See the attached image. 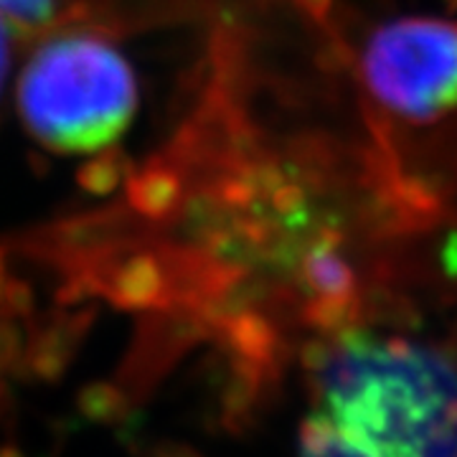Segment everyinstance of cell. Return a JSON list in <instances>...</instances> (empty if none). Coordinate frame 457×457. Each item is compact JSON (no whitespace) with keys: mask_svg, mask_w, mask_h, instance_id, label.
Returning a JSON list of instances; mask_svg holds the SVG:
<instances>
[{"mask_svg":"<svg viewBox=\"0 0 457 457\" xmlns=\"http://www.w3.org/2000/svg\"><path fill=\"white\" fill-rule=\"evenodd\" d=\"M59 11V0H0V18L13 29H44Z\"/></svg>","mask_w":457,"mask_h":457,"instance_id":"obj_6","label":"cell"},{"mask_svg":"<svg viewBox=\"0 0 457 457\" xmlns=\"http://www.w3.org/2000/svg\"><path fill=\"white\" fill-rule=\"evenodd\" d=\"M450 5H455V8H457V0H450Z\"/></svg>","mask_w":457,"mask_h":457,"instance_id":"obj_9","label":"cell"},{"mask_svg":"<svg viewBox=\"0 0 457 457\" xmlns=\"http://www.w3.org/2000/svg\"><path fill=\"white\" fill-rule=\"evenodd\" d=\"M366 84L392 112L427 122L457 107V23L402 18L378 29L363 54Z\"/></svg>","mask_w":457,"mask_h":457,"instance_id":"obj_3","label":"cell"},{"mask_svg":"<svg viewBox=\"0 0 457 457\" xmlns=\"http://www.w3.org/2000/svg\"><path fill=\"white\" fill-rule=\"evenodd\" d=\"M8 23L0 18V92H3V84H5V74H8V66H11V38H8Z\"/></svg>","mask_w":457,"mask_h":457,"instance_id":"obj_7","label":"cell"},{"mask_svg":"<svg viewBox=\"0 0 457 457\" xmlns=\"http://www.w3.org/2000/svg\"><path fill=\"white\" fill-rule=\"evenodd\" d=\"M300 3L312 18H326V13L330 11V0H300Z\"/></svg>","mask_w":457,"mask_h":457,"instance_id":"obj_8","label":"cell"},{"mask_svg":"<svg viewBox=\"0 0 457 457\" xmlns=\"http://www.w3.org/2000/svg\"><path fill=\"white\" fill-rule=\"evenodd\" d=\"M336 239L333 231H323L320 242H315L305 257V282L311 285V290L320 295V300H338L348 297L353 287V275L348 270V264L336 254V245H330Z\"/></svg>","mask_w":457,"mask_h":457,"instance_id":"obj_5","label":"cell"},{"mask_svg":"<svg viewBox=\"0 0 457 457\" xmlns=\"http://www.w3.org/2000/svg\"><path fill=\"white\" fill-rule=\"evenodd\" d=\"M64 343L49 341L33 318V300L0 262V457H18L5 442L16 392L33 376H46L62 363Z\"/></svg>","mask_w":457,"mask_h":457,"instance_id":"obj_4","label":"cell"},{"mask_svg":"<svg viewBox=\"0 0 457 457\" xmlns=\"http://www.w3.org/2000/svg\"><path fill=\"white\" fill-rule=\"evenodd\" d=\"M26 130L44 147L89 155L117 143L137 110L130 62L92 31H64L33 51L18 84Z\"/></svg>","mask_w":457,"mask_h":457,"instance_id":"obj_2","label":"cell"},{"mask_svg":"<svg viewBox=\"0 0 457 457\" xmlns=\"http://www.w3.org/2000/svg\"><path fill=\"white\" fill-rule=\"evenodd\" d=\"M300 457H457V361L404 336L343 333L312 363Z\"/></svg>","mask_w":457,"mask_h":457,"instance_id":"obj_1","label":"cell"}]
</instances>
